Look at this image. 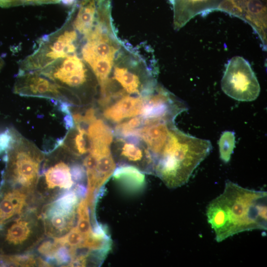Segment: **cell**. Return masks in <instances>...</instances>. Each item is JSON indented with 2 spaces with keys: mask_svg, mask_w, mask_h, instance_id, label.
<instances>
[{
  "mask_svg": "<svg viewBox=\"0 0 267 267\" xmlns=\"http://www.w3.org/2000/svg\"><path fill=\"white\" fill-rule=\"evenodd\" d=\"M175 122H151L144 124L137 135L145 144L151 155L152 160L159 154L168 138L170 129Z\"/></svg>",
  "mask_w": 267,
  "mask_h": 267,
  "instance_id": "cell-12",
  "label": "cell"
},
{
  "mask_svg": "<svg viewBox=\"0 0 267 267\" xmlns=\"http://www.w3.org/2000/svg\"><path fill=\"white\" fill-rule=\"evenodd\" d=\"M13 221L8 226H4L0 234L6 245L10 246L21 245L30 237L31 233L30 222L20 218Z\"/></svg>",
  "mask_w": 267,
  "mask_h": 267,
  "instance_id": "cell-15",
  "label": "cell"
},
{
  "mask_svg": "<svg viewBox=\"0 0 267 267\" xmlns=\"http://www.w3.org/2000/svg\"><path fill=\"white\" fill-rule=\"evenodd\" d=\"M61 246L54 239L43 242L38 248L39 252L46 259V262L54 261V257L58 248Z\"/></svg>",
  "mask_w": 267,
  "mask_h": 267,
  "instance_id": "cell-19",
  "label": "cell"
},
{
  "mask_svg": "<svg viewBox=\"0 0 267 267\" xmlns=\"http://www.w3.org/2000/svg\"><path fill=\"white\" fill-rule=\"evenodd\" d=\"M1 152H2V151H1V149H0V153H1Z\"/></svg>",
  "mask_w": 267,
  "mask_h": 267,
  "instance_id": "cell-22",
  "label": "cell"
},
{
  "mask_svg": "<svg viewBox=\"0 0 267 267\" xmlns=\"http://www.w3.org/2000/svg\"><path fill=\"white\" fill-rule=\"evenodd\" d=\"M222 0H172L175 26L178 29L192 18L206 11L217 10Z\"/></svg>",
  "mask_w": 267,
  "mask_h": 267,
  "instance_id": "cell-14",
  "label": "cell"
},
{
  "mask_svg": "<svg viewBox=\"0 0 267 267\" xmlns=\"http://www.w3.org/2000/svg\"><path fill=\"white\" fill-rule=\"evenodd\" d=\"M75 211L67 210L54 201L45 207L42 214L45 233L50 236L59 237L72 227Z\"/></svg>",
  "mask_w": 267,
  "mask_h": 267,
  "instance_id": "cell-11",
  "label": "cell"
},
{
  "mask_svg": "<svg viewBox=\"0 0 267 267\" xmlns=\"http://www.w3.org/2000/svg\"><path fill=\"white\" fill-rule=\"evenodd\" d=\"M220 157L225 163H227L234 147V134L226 131L222 134L219 141Z\"/></svg>",
  "mask_w": 267,
  "mask_h": 267,
  "instance_id": "cell-17",
  "label": "cell"
},
{
  "mask_svg": "<svg viewBox=\"0 0 267 267\" xmlns=\"http://www.w3.org/2000/svg\"><path fill=\"white\" fill-rule=\"evenodd\" d=\"M145 97L126 95L103 107V117L108 121L120 123L125 119L140 115Z\"/></svg>",
  "mask_w": 267,
  "mask_h": 267,
  "instance_id": "cell-13",
  "label": "cell"
},
{
  "mask_svg": "<svg viewBox=\"0 0 267 267\" xmlns=\"http://www.w3.org/2000/svg\"><path fill=\"white\" fill-rule=\"evenodd\" d=\"M113 173V177L116 179L132 187L141 186L144 181V175L133 166L121 165Z\"/></svg>",
  "mask_w": 267,
  "mask_h": 267,
  "instance_id": "cell-16",
  "label": "cell"
},
{
  "mask_svg": "<svg viewBox=\"0 0 267 267\" xmlns=\"http://www.w3.org/2000/svg\"><path fill=\"white\" fill-rule=\"evenodd\" d=\"M11 139L5 150L2 181L24 192L37 184L45 153L14 128H10Z\"/></svg>",
  "mask_w": 267,
  "mask_h": 267,
  "instance_id": "cell-3",
  "label": "cell"
},
{
  "mask_svg": "<svg viewBox=\"0 0 267 267\" xmlns=\"http://www.w3.org/2000/svg\"><path fill=\"white\" fill-rule=\"evenodd\" d=\"M207 221L218 242L240 232L267 229V193L230 180L206 208Z\"/></svg>",
  "mask_w": 267,
  "mask_h": 267,
  "instance_id": "cell-1",
  "label": "cell"
},
{
  "mask_svg": "<svg viewBox=\"0 0 267 267\" xmlns=\"http://www.w3.org/2000/svg\"><path fill=\"white\" fill-rule=\"evenodd\" d=\"M187 110L185 104L160 87L145 97L140 116L143 124L150 122H174L176 117Z\"/></svg>",
  "mask_w": 267,
  "mask_h": 267,
  "instance_id": "cell-8",
  "label": "cell"
},
{
  "mask_svg": "<svg viewBox=\"0 0 267 267\" xmlns=\"http://www.w3.org/2000/svg\"><path fill=\"white\" fill-rule=\"evenodd\" d=\"M4 65V61L1 57L0 56V71H1L2 68Z\"/></svg>",
  "mask_w": 267,
  "mask_h": 267,
  "instance_id": "cell-21",
  "label": "cell"
},
{
  "mask_svg": "<svg viewBox=\"0 0 267 267\" xmlns=\"http://www.w3.org/2000/svg\"><path fill=\"white\" fill-rule=\"evenodd\" d=\"M113 145L115 153L120 160L136 165H146V171L151 173V155L138 136L116 137Z\"/></svg>",
  "mask_w": 267,
  "mask_h": 267,
  "instance_id": "cell-10",
  "label": "cell"
},
{
  "mask_svg": "<svg viewBox=\"0 0 267 267\" xmlns=\"http://www.w3.org/2000/svg\"><path fill=\"white\" fill-rule=\"evenodd\" d=\"M211 149L209 140L187 134L174 124L161 152L153 160L152 173L169 188L181 186Z\"/></svg>",
  "mask_w": 267,
  "mask_h": 267,
  "instance_id": "cell-2",
  "label": "cell"
},
{
  "mask_svg": "<svg viewBox=\"0 0 267 267\" xmlns=\"http://www.w3.org/2000/svg\"><path fill=\"white\" fill-rule=\"evenodd\" d=\"M13 90L14 93L22 96L44 98L82 106L80 100L71 91L38 71H18Z\"/></svg>",
  "mask_w": 267,
  "mask_h": 267,
  "instance_id": "cell-7",
  "label": "cell"
},
{
  "mask_svg": "<svg viewBox=\"0 0 267 267\" xmlns=\"http://www.w3.org/2000/svg\"><path fill=\"white\" fill-rule=\"evenodd\" d=\"M217 10L225 12L248 22L267 43L266 0H222Z\"/></svg>",
  "mask_w": 267,
  "mask_h": 267,
  "instance_id": "cell-9",
  "label": "cell"
},
{
  "mask_svg": "<svg viewBox=\"0 0 267 267\" xmlns=\"http://www.w3.org/2000/svg\"><path fill=\"white\" fill-rule=\"evenodd\" d=\"M221 87L226 95L240 101H253L260 92L259 83L250 64L239 56L228 61Z\"/></svg>",
  "mask_w": 267,
  "mask_h": 267,
  "instance_id": "cell-6",
  "label": "cell"
},
{
  "mask_svg": "<svg viewBox=\"0 0 267 267\" xmlns=\"http://www.w3.org/2000/svg\"><path fill=\"white\" fill-rule=\"evenodd\" d=\"M38 71L71 91L80 100L82 106L92 103L96 92L97 80L79 54L59 59Z\"/></svg>",
  "mask_w": 267,
  "mask_h": 267,
  "instance_id": "cell-5",
  "label": "cell"
},
{
  "mask_svg": "<svg viewBox=\"0 0 267 267\" xmlns=\"http://www.w3.org/2000/svg\"><path fill=\"white\" fill-rule=\"evenodd\" d=\"M71 261L70 247L65 245L60 246L55 254L54 262L57 265H68Z\"/></svg>",
  "mask_w": 267,
  "mask_h": 267,
  "instance_id": "cell-20",
  "label": "cell"
},
{
  "mask_svg": "<svg viewBox=\"0 0 267 267\" xmlns=\"http://www.w3.org/2000/svg\"><path fill=\"white\" fill-rule=\"evenodd\" d=\"M62 0H0V7L8 8L20 5H41L60 3Z\"/></svg>",
  "mask_w": 267,
  "mask_h": 267,
  "instance_id": "cell-18",
  "label": "cell"
},
{
  "mask_svg": "<svg viewBox=\"0 0 267 267\" xmlns=\"http://www.w3.org/2000/svg\"><path fill=\"white\" fill-rule=\"evenodd\" d=\"M82 43V37L74 29L69 11L60 28L39 39L34 52L18 62V71H40L59 59L79 54Z\"/></svg>",
  "mask_w": 267,
  "mask_h": 267,
  "instance_id": "cell-4",
  "label": "cell"
}]
</instances>
